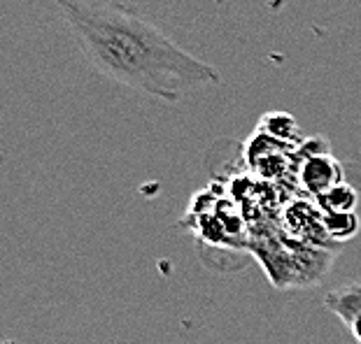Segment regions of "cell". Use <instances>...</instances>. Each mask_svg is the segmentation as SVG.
<instances>
[{"mask_svg":"<svg viewBox=\"0 0 361 344\" xmlns=\"http://www.w3.org/2000/svg\"><path fill=\"white\" fill-rule=\"evenodd\" d=\"M75 42L98 75L157 98L180 103L184 96L221 84V72L187 51L124 3L54 0Z\"/></svg>","mask_w":361,"mask_h":344,"instance_id":"obj_1","label":"cell"},{"mask_svg":"<svg viewBox=\"0 0 361 344\" xmlns=\"http://www.w3.org/2000/svg\"><path fill=\"white\" fill-rule=\"evenodd\" d=\"M259 261L264 263L268 277L278 288L310 286L326 274L329 263L334 261V251L308 247L301 242L291 244V249L284 251L280 244H271L259 254Z\"/></svg>","mask_w":361,"mask_h":344,"instance_id":"obj_2","label":"cell"},{"mask_svg":"<svg viewBox=\"0 0 361 344\" xmlns=\"http://www.w3.org/2000/svg\"><path fill=\"white\" fill-rule=\"evenodd\" d=\"M341 181H345V165L336 160L329 149V142L317 137V140L305 142L301 149V165H298V184L303 191L317 200L322 193L331 191Z\"/></svg>","mask_w":361,"mask_h":344,"instance_id":"obj_3","label":"cell"},{"mask_svg":"<svg viewBox=\"0 0 361 344\" xmlns=\"http://www.w3.org/2000/svg\"><path fill=\"white\" fill-rule=\"evenodd\" d=\"M324 307L345 326H350V321L361 314V279L348 281L345 286L329 291L324 295Z\"/></svg>","mask_w":361,"mask_h":344,"instance_id":"obj_4","label":"cell"},{"mask_svg":"<svg viewBox=\"0 0 361 344\" xmlns=\"http://www.w3.org/2000/svg\"><path fill=\"white\" fill-rule=\"evenodd\" d=\"M322 224L329 240L334 242H348L359 235L361 221L357 212H322Z\"/></svg>","mask_w":361,"mask_h":344,"instance_id":"obj_5","label":"cell"},{"mask_svg":"<svg viewBox=\"0 0 361 344\" xmlns=\"http://www.w3.org/2000/svg\"><path fill=\"white\" fill-rule=\"evenodd\" d=\"M359 198L361 196L357 193V189L345 179L338 186H334L331 191H326V193H322L317 198V208L322 212H355Z\"/></svg>","mask_w":361,"mask_h":344,"instance_id":"obj_6","label":"cell"},{"mask_svg":"<svg viewBox=\"0 0 361 344\" xmlns=\"http://www.w3.org/2000/svg\"><path fill=\"white\" fill-rule=\"evenodd\" d=\"M261 128H264V133L268 137H275V140L280 142H296L298 137V124L296 119L291 117V114H266L264 121H261Z\"/></svg>","mask_w":361,"mask_h":344,"instance_id":"obj_7","label":"cell"},{"mask_svg":"<svg viewBox=\"0 0 361 344\" xmlns=\"http://www.w3.org/2000/svg\"><path fill=\"white\" fill-rule=\"evenodd\" d=\"M343 165H345V179H348L350 184L357 189V193L361 196V151Z\"/></svg>","mask_w":361,"mask_h":344,"instance_id":"obj_8","label":"cell"},{"mask_svg":"<svg viewBox=\"0 0 361 344\" xmlns=\"http://www.w3.org/2000/svg\"><path fill=\"white\" fill-rule=\"evenodd\" d=\"M348 328H350L352 338H355V340H357V342L361 344V314H357L355 319H352Z\"/></svg>","mask_w":361,"mask_h":344,"instance_id":"obj_9","label":"cell"}]
</instances>
